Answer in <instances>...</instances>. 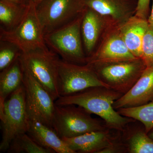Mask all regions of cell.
Segmentation results:
<instances>
[{
	"instance_id": "6da1fadb",
	"label": "cell",
	"mask_w": 153,
	"mask_h": 153,
	"mask_svg": "<svg viewBox=\"0 0 153 153\" xmlns=\"http://www.w3.org/2000/svg\"><path fill=\"white\" fill-rule=\"evenodd\" d=\"M123 95L109 88L95 86L72 95L60 97L55 100V103L57 105H75L81 107L91 114L101 118L107 127L121 130L134 120L121 115L113 106L114 102Z\"/></svg>"
},
{
	"instance_id": "7a4b0ae2",
	"label": "cell",
	"mask_w": 153,
	"mask_h": 153,
	"mask_svg": "<svg viewBox=\"0 0 153 153\" xmlns=\"http://www.w3.org/2000/svg\"><path fill=\"white\" fill-rule=\"evenodd\" d=\"M87 64L108 87L123 94L134 85L147 67L141 58Z\"/></svg>"
},
{
	"instance_id": "3957f363",
	"label": "cell",
	"mask_w": 153,
	"mask_h": 153,
	"mask_svg": "<svg viewBox=\"0 0 153 153\" xmlns=\"http://www.w3.org/2000/svg\"><path fill=\"white\" fill-rule=\"evenodd\" d=\"M83 13L68 25L44 35L47 47L60 59L79 65L86 64L87 60L81 33Z\"/></svg>"
},
{
	"instance_id": "277c9868",
	"label": "cell",
	"mask_w": 153,
	"mask_h": 153,
	"mask_svg": "<svg viewBox=\"0 0 153 153\" xmlns=\"http://www.w3.org/2000/svg\"><path fill=\"white\" fill-rule=\"evenodd\" d=\"M52 127L58 136L63 138L105 130L107 126L98 119L92 117L91 114L81 107L75 105L55 104Z\"/></svg>"
},
{
	"instance_id": "5b68a950",
	"label": "cell",
	"mask_w": 153,
	"mask_h": 153,
	"mask_svg": "<svg viewBox=\"0 0 153 153\" xmlns=\"http://www.w3.org/2000/svg\"><path fill=\"white\" fill-rule=\"evenodd\" d=\"M20 60L25 71L56 100L60 97L58 88V61L60 57L48 48L22 53Z\"/></svg>"
},
{
	"instance_id": "8992f818",
	"label": "cell",
	"mask_w": 153,
	"mask_h": 153,
	"mask_svg": "<svg viewBox=\"0 0 153 153\" xmlns=\"http://www.w3.org/2000/svg\"><path fill=\"white\" fill-rule=\"evenodd\" d=\"M0 119L2 131L0 151L6 152L12 140L17 135L27 133V130L29 117L23 84L6 100L0 109Z\"/></svg>"
},
{
	"instance_id": "52a82bcc",
	"label": "cell",
	"mask_w": 153,
	"mask_h": 153,
	"mask_svg": "<svg viewBox=\"0 0 153 153\" xmlns=\"http://www.w3.org/2000/svg\"><path fill=\"white\" fill-rule=\"evenodd\" d=\"M36 6L33 4L27 5L25 16L13 30H0V41L15 44L23 53L47 48Z\"/></svg>"
},
{
	"instance_id": "ba28073f",
	"label": "cell",
	"mask_w": 153,
	"mask_h": 153,
	"mask_svg": "<svg viewBox=\"0 0 153 153\" xmlns=\"http://www.w3.org/2000/svg\"><path fill=\"white\" fill-rule=\"evenodd\" d=\"M85 8L83 0H41L36 6L44 35L68 25Z\"/></svg>"
},
{
	"instance_id": "9c48e42d",
	"label": "cell",
	"mask_w": 153,
	"mask_h": 153,
	"mask_svg": "<svg viewBox=\"0 0 153 153\" xmlns=\"http://www.w3.org/2000/svg\"><path fill=\"white\" fill-rule=\"evenodd\" d=\"M58 88L60 97L67 96L95 86L108 87L89 65L58 61Z\"/></svg>"
},
{
	"instance_id": "30bf717a",
	"label": "cell",
	"mask_w": 153,
	"mask_h": 153,
	"mask_svg": "<svg viewBox=\"0 0 153 153\" xmlns=\"http://www.w3.org/2000/svg\"><path fill=\"white\" fill-rule=\"evenodd\" d=\"M24 70L23 85L28 117L53 128L55 100L29 72Z\"/></svg>"
},
{
	"instance_id": "8fae6325",
	"label": "cell",
	"mask_w": 153,
	"mask_h": 153,
	"mask_svg": "<svg viewBox=\"0 0 153 153\" xmlns=\"http://www.w3.org/2000/svg\"><path fill=\"white\" fill-rule=\"evenodd\" d=\"M136 58L125 43L120 31L119 25L113 22L102 34L93 54L88 57L86 64Z\"/></svg>"
},
{
	"instance_id": "7c38bea8",
	"label": "cell",
	"mask_w": 153,
	"mask_h": 153,
	"mask_svg": "<svg viewBox=\"0 0 153 153\" xmlns=\"http://www.w3.org/2000/svg\"><path fill=\"white\" fill-rule=\"evenodd\" d=\"M113 22L92 9L86 7L82 15L81 33L87 58L93 54L102 34Z\"/></svg>"
},
{
	"instance_id": "4fadbf2b",
	"label": "cell",
	"mask_w": 153,
	"mask_h": 153,
	"mask_svg": "<svg viewBox=\"0 0 153 153\" xmlns=\"http://www.w3.org/2000/svg\"><path fill=\"white\" fill-rule=\"evenodd\" d=\"M85 7L120 25L134 16L138 0H83Z\"/></svg>"
},
{
	"instance_id": "5bb4252c",
	"label": "cell",
	"mask_w": 153,
	"mask_h": 153,
	"mask_svg": "<svg viewBox=\"0 0 153 153\" xmlns=\"http://www.w3.org/2000/svg\"><path fill=\"white\" fill-rule=\"evenodd\" d=\"M153 99V66L146 67L134 85L116 100L115 109L134 107L146 104Z\"/></svg>"
},
{
	"instance_id": "9a60e30c",
	"label": "cell",
	"mask_w": 153,
	"mask_h": 153,
	"mask_svg": "<svg viewBox=\"0 0 153 153\" xmlns=\"http://www.w3.org/2000/svg\"><path fill=\"white\" fill-rule=\"evenodd\" d=\"M27 133L37 144L57 153H74L54 129L29 118Z\"/></svg>"
},
{
	"instance_id": "2e32d148",
	"label": "cell",
	"mask_w": 153,
	"mask_h": 153,
	"mask_svg": "<svg viewBox=\"0 0 153 153\" xmlns=\"http://www.w3.org/2000/svg\"><path fill=\"white\" fill-rule=\"evenodd\" d=\"M62 139L74 153H98L113 143L107 129Z\"/></svg>"
},
{
	"instance_id": "e0dca14e",
	"label": "cell",
	"mask_w": 153,
	"mask_h": 153,
	"mask_svg": "<svg viewBox=\"0 0 153 153\" xmlns=\"http://www.w3.org/2000/svg\"><path fill=\"white\" fill-rule=\"evenodd\" d=\"M149 24L147 19L134 15L119 25L125 43L130 52L137 58H141L143 39Z\"/></svg>"
},
{
	"instance_id": "ac0fdd59",
	"label": "cell",
	"mask_w": 153,
	"mask_h": 153,
	"mask_svg": "<svg viewBox=\"0 0 153 153\" xmlns=\"http://www.w3.org/2000/svg\"><path fill=\"white\" fill-rule=\"evenodd\" d=\"M20 57L1 71L0 109L4 106L9 96L23 84L25 70Z\"/></svg>"
},
{
	"instance_id": "d6986e66",
	"label": "cell",
	"mask_w": 153,
	"mask_h": 153,
	"mask_svg": "<svg viewBox=\"0 0 153 153\" xmlns=\"http://www.w3.org/2000/svg\"><path fill=\"white\" fill-rule=\"evenodd\" d=\"M27 6L7 0H0V30L9 31L19 25Z\"/></svg>"
},
{
	"instance_id": "ffe728a7",
	"label": "cell",
	"mask_w": 153,
	"mask_h": 153,
	"mask_svg": "<svg viewBox=\"0 0 153 153\" xmlns=\"http://www.w3.org/2000/svg\"><path fill=\"white\" fill-rule=\"evenodd\" d=\"M121 115L139 121L143 124L145 131L148 133L153 128V99L146 104L118 109Z\"/></svg>"
},
{
	"instance_id": "44dd1931",
	"label": "cell",
	"mask_w": 153,
	"mask_h": 153,
	"mask_svg": "<svg viewBox=\"0 0 153 153\" xmlns=\"http://www.w3.org/2000/svg\"><path fill=\"white\" fill-rule=\"evenodd\" d=\"M7 152L9 153H55L50 149L41 146L27 133L17 135L12 140Z\"/></svg>"
},
{
	"instance_id": "7402d4cb",
	"label": "cell",
	"mask_w": 153,
	"mask_h": 153,
	"mask_svg": "<svg viewBox=\"0 0 153 153\" xmlns=\"http://www.w3.org/2000/svg\"><path fill=\"white\" fill-rule=\"evenodd\" d=\"M129 148L131 153H153V140L145 131H138L130 139Z\"/></svg>"
},
{
	"instance_id": "603a6c76",
	"label": "cell",
	"mask_w": 153,
	"mask_h": 153,
	"mask_svg": "<svg viewBox=\"0 0 153 153\" xmlns=\"http://www.w3.org/2000/svg\"><path fill=\"white\" fill-rule=\"evenodd\" d=\"M22 53L19 47L7 41H0V71L19 58Z\"/></svg>"
},
{
	"instance_id": "cb8c5ba5",
	"label": "cell",
	"mask_w": 153,
	"mask_h": 153,
	"mask_svg": "<svg viewBox=\"0 0 153 153\" xmlns=\"http://www.w3.org/2000/svg\"><path fill=\"white\" fill-rule=\"evenodd\" d=\"M141 58L147 67L153 66V24H149L143 39Z\"/></svg>"
},
{
	"instance_id": "d4e9b609",
	"label": "cell",
	"mask_w": 153,
	"mask_h": 153,
	"mask_svg": "<svg viewBox=\"0 0 153 153\" xmlns=\"http://www.w3.org/2000/svg\"><path fill=\"white\" fill-rule=\"evenodd\" d=\"M150 0H138L137 7L135 15L148 20L150 15Z\"/></svg>"
},
{
	"instance_id": "484cf974",
	"label": "cell",
	"mask_w": 153,
	"mask_h": 153,
	"mask_svg": "<svg viewBox=\"0 0 153 153\" xmlns=\"http://www.w3.org/2000/svg\"><path fill=\"white\" fill-rule=\"evenodd\" d=\"M23 3L25 5H28L30 4H33L36 5L38 3L40 2L41 0H22Z\"/></svg>"
},
{
	"instance_id": "4316f807",
	"label": "cell",
	"mask_w": 153,
	"mask_h": 153,
	"mask_svg": "<svg viewBox=\"0 0 153 153\" xmlns=\"http://www.w3.org/2000/svg\"><path fill=\"white\" fill-rule=\"evenodd\" d=\"M148 22L149 24H153V0L152 7V10L151 11V13L149 16V18L148 19Z\"/></svg>"
},
{
	"instance_id": "83f0119b",
	"label": "cell",
	"mask_w": 153,
	"mask_h": 153,
	"mask_svg": "<svg viewBox=\"0 0 153 153\" xmlns=\"http://www.w3.org/2000/svg\"><path fill=\"white\" fill-rule=\"evenodd\" d=\"M7 1H10L13 2L17 3V4H24L22 0H7Z\"/></svg>"
},
{
	"instance_id": "f1b7e54d",
	"label": "cell",
	"mask_w": 153,
	"mask_h": 153,
	"mask_svg": "<svg viewBox=\"0 0 153 153\" xmlns=\"http://www.w3.org/2000/svg\"><path fill=\"white\" fill-rule=\"evenodd\" d=\"M148 135H149V136L153 140V128L148 133Z\"/></svg>"
}]
</instances>
